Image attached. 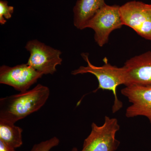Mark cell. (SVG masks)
I'll list each match as a JSON object with an SVG mask.
<instances>
[{
    "label": "cell",
    "mask_w": 151,
    "mask_h": 151,
    "mask_svg": "<svg viewBox=\"0 0 151 151\" xmlns=\"http://www.w3.org/2000/svg\"><path fill=\"white\" fill-rule=\"evenodd\" d=\"M47 86L38 84L31 90L0 99V120L15 124L38 111L49 97Z\"/></svg>",
    "instance_id": "1"
},
{
    "label": "cell",
    "mask_w": 151,
    "mask_h": 151,
    "mask_svg": "<svg viewBox=\"0 0 151 151\" xmlns=\"http://www.w3.org/2000/svg\"><path fill=\"white\" fill-rule=\"evenodd\" d=\"M81 56L87 62V66H80L78 69L73 70L71 74L76 75L89 73L95 76L99 85L93 92H96L100 89L112 91L114 97L112 112L115 113L118 112L123 106V103L118 99L117 93L118 86L125 84L123 68L111 65L108 63L106 58L103 59L104 65L101 66H95L89 61L88 54L82 53Z\"/></svg>",
    "instance_id": "2"
},
{
    "label": "cell",
    "mask_w": 151,
    "mask_h": 151,
    "mask_svg": "<svg viewBox=\"0 0 151 151\" xmlns=\"http://www.w3.org/2000/svg\"><path fill=\"white\" fill-rule=\"evenodd\" d=\"M91 128L81 151H116L118 149L120 142L116 139V134L120 126L117 119L105 116L102 126L92 123Z\"/></svg>",
    "instance_id": "3"
},
{
    "label": "cell",
    "mask_w": 151,
    "mask_h": 151,
    "mask_svg": "<svg viewBox=\"0 0 151 151\" xmlns=\"http://www.w3.org/2000/svg\"><path fill=\"white\" fill-rule=\"evenodd\" d=\"M120 7L105 5L86 24L85 29L89 28L94 31V40L100 47L108 43L112 32L124 25L120 14Z\"/></svg>",
    "instance_id": "4"
},
{
    "label": "cell",
    "mask_w": 151,
    "mask_h": 151,
    "mask_svg": "<svg viewBox=\"0 0 151 151\" xmlns=\"http://www.w3.org/2000/svg\"><path fill=\"white\" fill-rule=\"evenodd\" d=\"M120 12L124 25L151 41V4L131 1L120 7Z\"/></svg>",
    "instance_id": "5"
},
{
    "label": "cell",
    "mask_w": 151,
    "mask_h": 151,
    "mask_svg": "<svg viewBox=\"0 0 151 151\" xmlns=\"http://www.w3.org/2000/svg\"><path fill=\"white\" fill-rule=\"evenodd\" d=\"M30 55L27 64L43 74H53L56 71V66L61 65L62 52L37 40L28 42L25 47Z\"/></svg>",
    "instance_id": "6"
},
{
    "label": "cell",
    "mask_w": 151,
    "mask_h": 151,
    "mask_svg": "<svg viewBox=\"0 0 151 151\" xmlns=\"http://www.w3.org/2000/svg\"><path fill=\"white\" fill-rule=\"evenodd\" d=\"M42 76L27 63L0 67V83L12 86L20 92L27 91Z\"/></svg>",
    "instance_id": "7"
},
{
    "label": "cell",
    "mask_w": 151,
    "mask_h": 151,
    "mask_svg": "<svg viewBox=\"0 0 151 151\" xmlns=\"http://www.w3.org/2000/svg\"><path fill=\"white\" fill-rule=\"evenodd\" d=\"M121 93L132 103L126 110V117L145 116L151 124V84L126 86Z\"/></svg>",
    "instance_id": "8"
},
{
    "label": "cell",
    "mask_w": 151,
    "mask_h": 151,
    "mask_svg": "<svg viewBox=\"0 0 151 151\" xmlns=\"http://www.w3.org/2000/svg\"><path fill=\"white\" fill-rule=\"evenodd\" d=\"M122 67L125 86L151 84V51L133 57Z\"/></svg>",
    "instance_id": "9"
},
{
    "label": "cell",
    "mask_w": 151,
    "mask_h": 151,
    "mask_svg": "<svg viewBox=\"0 0 151 151\" xmlns=\"http://www.w3.org/2000/svg\"><path fill=\"white\" fill-rule=\"evenodd\" d=\"M106 4L105 0H78L73 8L74 26L78 29H85L87 22Z\"/></svg>",
    "instance_id": "10"
},
{
    "label": "cell",
    "mask_w": 151,
    "mask_h": 151,
    "mask_svg": "<svg viewBox=\"0 0 151 151\" xmlns=\"http://www.w3.org/2000/svg\"><path fill=\"white\" fill-rule=\"evenodd\" d=\"M23 130L14 124L0 120V141L13 148L23 145Z\"/></svg>",
    "instance_id": "11"
},
{
    "label": "cell",
    "mask_w": 151,
    "mask_h": 151,
    "mask_svg": "<svg viewBox=\"0 0 151 151\" xmlns=\"http://www.w3.org/2000/svg\"><path fill=\"white\" fill-rule=\"evenodd\" d=\"M59 143V139L57 137H53L47 140L35 144L30 151H50L54 147L58 146Z\"/></svg>",
    "instance_id": "12"
},
{
    "label": "cell",
    "mask_w": 151,
    "mask_h": 151,
    "mask_svg": "<svg viewBox=\"0 0 151 151\" xmlns=\"http://www.w3.org/2000/svg\"><path fill=\"white\" fill-rule=\"evenodd\" d=\"M6 1H0V24L1 25L5 24L6 20L10 19L13 13L14 8L8 5Z\"/></svg>",
    "instance_id": "13"
},
{
    "label": "cell",
    "mask_w": 151,
    "mask_h": 151,
    "mask_svg": "<svg viewBox=\"0 0 151 151\" xmlns=\"http://www.w3.org/2000/svg\"><path fill=\"white\" fill-rule=\"evenodd\" d=\"M0 151H16L15 149L5 144L0 141Z\"/></svg>",
    "instance_id": "14"
},
{
    "label": "cell",
    "mask_w": 151,
    "mask_h": 151,
    "mask_svg": "<svg viewBox=\"0 0 151 151\" xmlns=\"http://www.w3.org/2000/svg\"><path fill=\"white\" fill-rule=\"evenodd\" d=\"M71 151H78V150H77V149L76 148L74 147L72 149Z\"/></svg>",
    "instance_id": "15"
}]
</instances>
